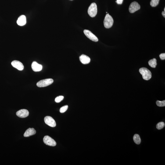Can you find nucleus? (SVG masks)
I'll use <instances>...</instances> for the list:
<instances>
[{"instance_id":"obj_1","label":"nucleus","mask_w":165,"mask_h":165,"mask_svg":"<svg viewBox=\"0 0 165 165\" xmlns=\"http://www.w3.org/2000/svg\"><path fill=\"white\" fill-rule=\"evenodd\" d=\"M139 72L142 75L143 78L145 80H149L152 77V73L150 71L146 68H141L139 70Z\"/></svg>"},{"instance_id":"obj_2","label":"nucleus","mask_w":165,"mask_h":165,"mask_svg":"<svg viewBox=\"0 0 165 165\" xmlns=\"http://www.w3.org/2000/svg\"><path fill=\"white\" fill-rule=\"evenodd\" d=\"M113 18L109 14H106L104 21V25L105 27L107 29L110 28L113 26Z\"/></svg>"},{"instance_id":"obj_3","label":"nucleus","mask_w":165,"mask_h":165,"mask_svg":"<svg viewBox=\"0 0 165 165\" xmlns=\"http://www.w3.org/2000/svg\"><path fill=\"white\" fill-rule=\"evenodd\" d=\"M88 13L91 17H94L96 16L97 13V8L95 3H92L88 8Z\"/></svg>"},{"instance_id":"obj_4","label":"nucleus","mask_w":165,"mask_h":165,"mask_svg":"<svg viewBox=\"0 0 165 165\" xmlns=\"http://www.w3.org/2000/svg\"><path fill=\"white\" fill-rule=\"evenodd\" d=\"M54 82V80L52 79L49 78L40 80L37 82V87L41 88L48 86L52 84Z\"/></svg>"},{"instance_id":"obj_5","label":"nucleus","mask_w":165,"mask_h":165,"mask_svg":"<svg viewBox=\"0 0 165 165\" xmlns=\"http://www.w3.org/2000/svg\"><path fill=\"white\" fill-rule=\"evenodd\" d=\"M44 143L49 146H56V143L55 140L48 136H45L43 138Z\"/></svg>"},{"instance_id":"obj_6","label":"nucleus","mask_w":165,"mask_h":165,"mask_svg":"<svg viewBox=\"0 0 165 165\" xmlns=\"http://www.w3.org/2000/svg\"><path fill=\"white\" fill-rule=\"evenodd\" d=\"M140 8V6L138 3L136 2L132 3L129 7V12L131 13H134L136 11L139 10Z\"/></svg>"},{"instance_id":"obj_7","label":"nucleus","mask_w":165,"mask_h":165,"mask_svg":"<svg viewBox=\"0 0 165 165\" xmlns=\"http://www.w3.org/2000/svg\"><path fill=\"white\" fill-rule=\"evenodd\" d=\"M84 32L86 36L91 41L95 42H97L98 41V40L97 37L89 30H84Z\"/></svg>"},{"instance_id":"obj_8","label":"nucleus","mask_w":165,"mask_h":165,"mask_svg":"<svg viewBox=\"0 0 165 165\" xmlns=\"http://www.w3.org/2000/svg\"><path fill=\"white\" fill-rule=\"evenodd\" d=\"M44 122L47 124L52 127L56 126V122L52 117L50 116H46L44 118Z\"/></svg>"},{"instance_id":"obj_9","label":"nucleus","mask_w":165,"mask_h":165,"mask_svg":"<svg viewBox=\"0 0 165 165\" xmlns=\"http://www.w3.org/2000/svg\"><path fill=\"white\" fill-rule=\"evenodd\" d=\"M12 65L13 67L19 70L22 71L24 69V66L23 63L18 61H13L12 62Z\"/></svg>"},{"instance_id":"obj_10","label":"nucleus","mask_w":165,"mask_h":165,"mask_svg":"<svg viewBox=\"0 0 165 165\" xmlns=\"http://www.w3.org/2000/svg\"><path fill=\"white\" fill-rule=\"evenodd\" d=\"M16 115L19 117L24 118L27 117L29 115V112L27 109H22L18 111L16 113Z\"/></svg>"},{"instance_id":"obj_11","label":"nucleus","mask_w":165,"mask_h":165,"mask_svg":"<svg viewBox=\"0 0 165 165\" xmlns=\"http://www.w3.org/2000/svg\"><path fill=\"white\" fill-rule=\"evenodd\" d=\"M32 69L35 72H39L42 70V65L39 64L37 62L34 61L33 62L32 64Z\"/></svg>"},{"instance_id":"obj_12","label":"nucleus","mask_w":165,"mask_h":165,"mask_svg":"<svg viewBox=\"0 0 165 165\" xmlns=\"http://www.w3.org/2000/svg\"><path fill=\"white\" fill-rule=\"evenodd\" d=\"M79 58L80 61L84 64H88L91 61L90 58L85 55H81Z\"/></svg>"},{"instance_id":"obj_13","label":"nucleus","mask_w":165,"mask_h":165,"mask_svg":"<svg viewBox=\"0 0 165 165\" xmlns=\"http://www.w3.org/2000/svg\"><path fill=\"white\" fill-rule=\"evenodd\" d=\"M26 17L24 15H22L19 18L17 21V23L19 26H23L26 24Z\"/></svg>"},{"instance_id":"obj_14","label":"nucleus","mask_w":165,"mask_h":165,"mask_svg":"<svg viewBox=\"0 0 165 165\" xmlns=\"http://www.w3.org/2000/svg\"><path fill=\"white\" fill-rule=\"evenodd\" d=\"M36 131L34 128H29L26 130L24 134L25 137H29L36 133Z\"/></svg>"},{"instance_id":"obj_15","label":"nucleus","mask_w":165,"mask_h":165,"mask_svg":"<svg viewBox=\"0 0 165 165\" xmlns=\"http://www.w3.org/2000/svg\"><path fill=\"white\" fill-rule=\"evenodd\" d=\"M134 142L137 144H139L141 142V139L139 135L138 134H134L133 138Z\"/></svg>"},{"instance_id":"obj_16","label":"nucleus","mask_w":165,"mask_h":165,"mask_svg":"<svg viewBox=\"0 0 165 165\" xmlns=\"http://www.w3.org/2000/svg\"><path fill=\"white\" fill-rule=\"evenodd\" d=\"M148 64L149 66L153 68H155L157 65L156 63V60L155 58L150 60L148 62Z\"/></svg>"},{"instance_id":"obj_17","label":"nucleus","mask_w":165,"mask_h":165,"mask_svg":"<svg viewBox=\"0 0 165 165\" xmlns=\"http://www.w3.org/2000/svg\"><path fill=\"white\" fill-rule=\"evenodd\" d=\"M165 126L164 123L163 122H160L156 125V127L158 129L160 130L163 128Z\"/></svg>"},{"instance_id":"obj_18","label":"nucleus","mask_w":165,"mask_h":165,"mask_svg":"<svg viewBox=\"0 0 165 165\" xmlns=\"http://www.w3.org/2000/svg\"><path fill=\"white\" fill-rule=\"evenodd\" d=\"M160 0H151L150 4L152 7H156L158 5Z\"/></svg>"},{"instance_id":"obj_19","label":"nucleus","mask_w":165,"mask_h":165,"mask_svg":"<svg viewBox=\"0 0 165 165\" xmlns=\"http://www.w3.org/2000/svg\"><path fill=\"white\" fill-rule=\"evenodd\" d=\"M156 105L159 107H163L165 106V101H160L157 100L156 102Z\"/></svg>"},{"instance_id":"obj_20","label":"nucleus","mask_w":165,"mask_h":165,"mask_svg":"<svg viewBox=\"0 0 165 165\" xmlns=\"http://www.w3.org/2000/svg\"><path fill=\"white\" fill-rule=\"evenodd\" d=\"M64 98V97L63 96H59L55 98V102L57 103H59V102H60L61 101L63 100Z\"/></svg>"},{"instance_id":"obj_21","label":"nucleus","mask_w":165,"mask_h":165,"mask_svg":"<svg viewBox=\"0 0 165 165\" xmlns=\"http://www.w3.org/2000/svg\"><path fill=\"white\" fill-rule=\"evenodd\" d=\"M68 108V105H66V106L62 107L60 109V112L62 113H64L67 110Z\"/></svg>"},{"instance_id":"obj_22","label":"nucleus","mask_w":165,"mask_h":165,"mask_svg":"<svg viewBox=\"0 0 165 165\" xmlns=\"http://www.w3.org/2000/svg\"><path fill=\"white\" fill-rule=\"evenodd\" d=\"M160 57L162 60H164L165 59V53H162L160 55Z\"/></svg>"},{"instance_id":"obj_23","label":"nucleus","mask_w":165,"mask_h":165,"mask_svg":"<svg viewBox=\"0 0 165 165\" xmlns=\"http://www.w3.org/2000/svg\"><path fill=\"white\" fill-rule=\"evenodd\" d=\"M123 0H116V2L118 5H121L123 2Z\"/></svg>"},{"instance_id":"obj_24","label":"nucleus","mask_w":165,"mask_h":165,"mask_svg":"<svg viewBox=\"0 0 165 165\" xmlns=\"http://www.w3.org/2000/svg\"><path fill=\"white\" fill-rule=\"evenodd\" d=\"M162 15L164 18L165 17V11H163L162 12Z\"/></svg>"},{"instance_id":"obj_25","label":"nucleus","mask_w":165,"mask_h":165,"mask_svg":"<svg viewBox=\"0 0 165 165\" xmlns=\"http://www.w3.org/2000/svg\"><path fill=\"white\" fill-rule=\"evenodd\" d=\"M164 11L165 12V8H164Z\"/></svg>"},{"instance_id":"obj_26","label":"nucleus","mask_w":165,"mask_h":165,"mask_svg":"<svg viewBox=\"0 0 165 165\" xmlns=\"http://www.w3.org/2000/svg\"><path fill=\"white\" fill-rule=\"evenodd\" d=\"M71 1H72V0H71Z\"/></svg>"}]
</instances>
